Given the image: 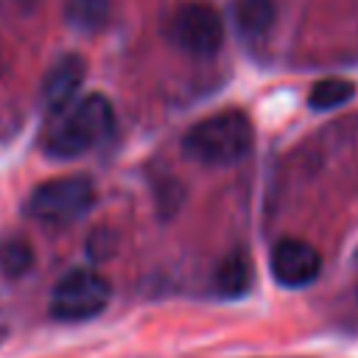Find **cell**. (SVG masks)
Wrapping results in <instances>:
<instances>
[{
  "mask_svg": "<svg viewBox=\"0 0 358 358\" xmlns=\"http://www.w3.org/2000/svg\"><path fill=\"white\" fill-rule=\"evenodd\" d=\"M56 117L59 120L48 129L42 140V148L50 159H76L87 154L92 145L106 140V134L115 126V109L109 98L101 92L81 95Z\"/></svg>",
  "mask_w": 358,
  "mask_h": 358,
  "instance_id": "1",
  "label": "cell"
},
{
  "mask_svg": "<svg viewBox=\"0 0 358 358\" xmlns=\"http://www.w3.org/2000/svg\"><path fill=\"white\" fill-rule=\"evenodd\" d=\"M255 143L252 123L238 109L215 112L204 120H199L185 137L182 151L187 159L207 165V168H227L241 162Z\"/></svg>",
  "mask_w": 358,
  "mask_h": 358,
  "instance_id": "2",
  "label": "cell"
},
{
  "mask_svg": "<svg viewBox=\"0 0 358 358\" xmlns=\"http://www.w3.org/2000/svg\"><path fill=\"white\" fill-rule=\"evenodd\" d=\"M95 201V187L87 176H56L34 187L25 210L31 218L45 224H73L90 213Z\"/></svg>",
  "mask_w": 358,
  "mask_h": 358,
  "instance_id": "3",
  "label": "cell"
},
{
  "mask_svg": "<svg viewBox=\"0 0 358 358\" xmlns=\"http://www.w3.org/2000/svg\"><path fill=\"white\" fill-rule=\"evenodd\" d=\"M109 299L112 285L103 274L92 268H73L56 282L50 294V313L59 322H87L103 313Z\"/></svg>",
  "mask_w": 358,
  "mask_h": 358,
  "instance_id": "4",
  "label": "cell"
},
{
  "mask_svg": "<svg viewBox=\"0 0 358 358\" xmlns=\"http://www.w3.org/2000/svg\"><path fill=\"white\" fill-rule=\"evenodd\" d=\"M165 36L190 56H213L224 45V20L207 3H182L168 17Z\"/></svg>",
  "mask_w": 358,
  "mask_h": 358,
  "instance_id": "5",
  "label": "cell"
},
{
  "mask_svg": "<svg viewBox=\"0 0 358 358\" xmlns=\"http://www.w3.org/2000/svg\"><path fill=\"white\" fill-rule=\"evenodd\" d=\"M268 268H271V277H274L277 285H282V288H305L319 277L322 255L316 252V246H310L305 241L285 238L271 249Z\"/></svg>",
  "mask_w": 358,
  "mask_h": 358,
  "instance_id": "6",
  "label": "cell"
},
{
  "mask_svg": "<svg viewBox=\"0 0 358 358\" xmlns=\"http://www.w3.org/2000/svg\"><path fill=\"white\" fill-rule=\"evenodd\" d=\"M84 78H87V62L78 53H64L62 59H56L50 64V70L42 78V90H39L42 106L53 115L73 106L81 98L78 90H81Z\"/></svg>",
  "mask_w": 358,
  "mask_h": 358,
  "instance_id": "7",
  "label": "cell"
},
{
  "mask_svg": "<svg viewBox=\"0 0 358 358\" xmlns=\"http://www.w3.org/2000/svg\"><path fill=\"white\" fill-rule=\"evenodd\" d=\"M277 17L274 0H232V20L243 36H263Z\"/></svg>",
  "mask_w": 358,
  "mask_h": 358,
  "instance_id": "8",
  "label": "cell"
},
{
  "mask_svg": "<svg viewBox=\"0 0 358 358\" xmlns=\"http://www.w3.org/2000/svg\"><path fill=\"white\" fill-rule=\"evenodd\" d=\"M215 288L221 296H243L252 288V268L243 255H229L215 271Z\"/></svg>",
  "mask_w": 358,
  "mask_h": 358,
  "instance_id": "9",
  "label": "cell"
},
{
  "mask_svg": "<svg viewBox=\"0 0 358 358\" xmlns=\"http://www.w3.org/2000/svg\"><path fill=\"white\" fill-rule=\"evenodd\" d=\"M352 95H355V84L352 81H347V78H324V81L313 84V90L308 95V103L316 112H327V109H336V106L347 103Z\"/></svg>",
  "mask_w": 358,
  "mask_h": 358,
  "instance_id": "10",
  "label": "cell"
},
{
  "mask_svg": "<svg viewBox=\"0 0 358 358\" xmlns=\"http://www.w3.org/2000/svg\"><path fill=\"white\" fill-rule=\"evenodd\" d=\"M109 17V0H67V20L73 28L98 31Z\"/></svg>",
  "mask_w": 358,
  "mask_h": 358,
  "instance_id": "11",
  "label": "cell"
},
{
  "mask_svg": "<svg viewBox=\"0 0 358 358\" xmlns=\"http://www.w3.org/2000/svg\"><path fill=\"white\" fill-rule=\"evenodd\" d=\"M34 263V252L25 241H6L0 246V268L6 277H20L31 268Z\"/></svg>",
  "mask_w": 358,
  "mask_h": 358,
  "instance_id": "12",
  "label": "cell"
}]
</instances>
